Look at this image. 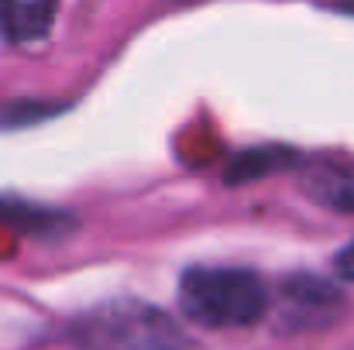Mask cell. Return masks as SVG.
Listing matches in <instances>:
<instances>
[{
  "label": "cell",
  "mask_w": 354,
  "mask_h": 350,
  "mask_svg": "<svg viewBox=\"0 0 354 350\" xmlns=\"http://www.w3.org/2000/svg\"><path fill=\"white\" fill-rule=\"evenodd\" d=\"M330 14H344V17H354V7H327Z\"/></svg>",
  "instance_id": "cell-10"
},
{
  "label": "cell",
  "mask_w": 354,
  "mask_h": 350,
  "mask_svg": "<svg viewBox=\"0 0 354 350\" xmlns=\"http://www.w3.org/2000/svg\"><path fill=\"white\" fill-rule=\"evenodd\" d=\"M176 292L179 309L210 330L254 327L268 313V289L248 268H186Z\"/></svg>",
  "instance_id": "cell-1"
},
{
  "label": "cell",
  "mask_w": 354,
  "mask_h": 350,
  "mask_svg": "<svg viewBox=\"0 0 354 350\" xmlns=\"http://www.w3.org/2000/svg\"><path fill=\"white\" fill-rule=\"evenodd\" d=\"M282 302L286 309H334L341 306V289L327 278H317V275H292L282 282Z\"/></svg>",
  "instance_id": "cell-7"
},
{
  "label": "cell",
  "mask_w": 354,
  "mask_h": 350,
  "mask_svg": "<svg viewBox=\"0 0 354 350\" xmlns=\"http://www.w3.org/2000/svg\"><path fill=\"white\" fill-rule=\"evenodd\" d=\"M0 224H10L21 233H35V237H59L76 227V217L62 210L35 206L28 200H0Z\"/></svg>",
  "instance_id": "cell-4"
},
{
  "label": "cell",
  "mask_w": 354,
  "mask_h": 350,
  "mask_svg": "<svg viewBox=\"0 0 354 350\" xmlns=\"http://www.w3.org/2000/svg\"><path fill=\"white\" fill-rule=\"evenodd\" d=\"M306 196L334 213H354V172L341 168H317L303 182Z\"/></svg>",
  "instance_id": "cell-6"
},
{
  "label": "cell",
  "mask_w": 354,
  "mask_h": 350,
  "mask_svg": "<svg viewBox=\"0 0 354 350\" xmlns=\"http://www.w3.org/2000/svg\"><path fill=\"white\" fill-rule=\"evenodd\" d=\"M66 104H52V100H21V104H10L0 110V127L3 130H14V127H31V124H41L48 117L62 114Z\"/></svg>",
  "instance_id": "cell-8"
},
{
  "label": "cell",
  "mask_w": 354,
  "mask_h": 350,
  "mask_svg": "<svg viewBox=\"0 0 354 350\" xmlns=\"http://www.w3.org/2000/svg\"><path fill=\"white\" fill-rule=\"evenodd\" d=\"M69 340L83 350H186L189 337L183 333V327L148 306V302H134V299H118V302H104L86 309L83 316H76V323L69 327Z\"/></svg>",
  "instance_id": "cell-2"
},
{
  "label": "cell",
  "mask_w": 354,
  "mask_h": 350,
  "mask_svg": "<svg viewBox=\"0 0 354 350\" xmlns=\"http://www.w3.org/2000/svg\"><path fill=\"white\" fill-rule=\"evenodd\" d=\"M292 162H299V155H296L292 148H282V144L248 148V151H241L234 162L227 165L224 182H227V186H244V182L265 179V175H272V172H282V168H289Z\"/></svg>",
  "instance_id": "cell-5"
},
{
  "label": "cell",
  "mask_w": 354,
  "mask_h": 350,
  "mask_svg": "<svg viewBox=\"0 0 354 350\" xmlns=\"http://www.w3.org/2000/svg\"><path fill=\"white\" fill-rule=\"evenodd\" d=\"M59 17V3H0V35L10 45H35L48 38Z\"/></svg>",
  "instance_id": "cell-3"
},
{
  "label": "cell",
  "mask_w": 354,
  "mask_h": 350,
  "mask_svg": "<svg viewBox=\"0 0 354 350\" xmlns=\"http://www.w3.org/2000/svg\"><path fill=\"white\" fill-rule=\"evenodd\" d=\"M334 271H337L341 278L354 282V240L351 244H344V247L334 254Z\"/></svg>",
  "instance_id": "cell-9"
}]
</instances>
